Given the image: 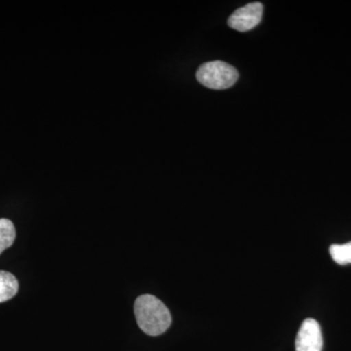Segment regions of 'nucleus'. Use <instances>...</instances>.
Here are the masks:
<instances>
[{"instance_id":"2","label":"nucleus","mask_w":351,"mask_h":351,"mask_svg":"<svg viewBox=\"0 0 351 351\" xmlns=\"http://www.w3.org/2000/svg\"><path fill=\"white\" fill-rule=\"evenodd\" d=\"M239 77V71L234 66L221 61L201 64L196 73V78L201 84L214 90L228 89L235 84Z\"/></svg>"},{"instance_id":"1","label":"nucleus","mask_w":351,"mask_h":351,"mask_svg":"<svg viewBox=\"0 0 351 351\" xmlns=\"http://www.w3.org/2000/svg\"><path fill=\"white\" fill-rule=\"evenodd\" d=\"M140 329L149 336L156 337L167 331L172 317L167 306L152 295H142L134 306Z\"/></svg>"},{"instance_id":"5","label":"nucleus","mask_w":351,"mask_h":351,"mask_svg":"<svg viewBox=\"0 0 351 351\" xmlns=\"http://www.w3.org/2000/svg\"><path fill=\"white\" fill-rule=\"evenodd\" d=\"M19 290V282L12 274L0 270V302L9 301Z\"/></svg>"},{"instance_id":"6","label":"nucleus","mask_w":351,"mask_h":351,"mask_svg":"<svg viewBox=\"0 0 351 351\" xmlns=\"http://www.w3.org/2000/svg\"><path fill=\"white\" fill-rule=\"evenodd\" d=\"M16 239V230L10 219H0V255L12 246Z\"/></svg>"},{"instance_id":"3","label":"nucleus","mask_w":351,"mask_h":351,"mask_svg":"<svg viewBox=\"0 0 351 351\" xmlns=\"http://www.w3.org/2000/svg\"><path fill=\"white\" fill-rule=\"evenodd\" d=\"M263 6L260 2H253L237 9L228 18V24L233 29L248 32L257 27L262 20Z\"/></svg>"},{"instance_id":"4","label":"nucleus","mask_w":351,"mask_h":351,"mask_svg":"<svg viewBox=\"0 0 351 351\" xmlns=\"http://www.w3.org/2000/svg\"><path fill=\"white\" fill-rule=\"evenodd\" d=\"M323 338L319 323L313 318L302 322L297 338L295 351H322Z\"/></svg>"},{"instance_id":"7","label":"nucleus","mask_w":351,"mask_h":351,"mask_svg":"<svg viewBox=\"0 0 351 351\" xmlns=\"http://www.w3.org/2000/svg\"><path fill=\"white\" fill-rule=\"evenodd\" d=\"M332 260L339 265L351 263V242L346 244H334L330 247Z\"/></svg>"}]
</instances>
